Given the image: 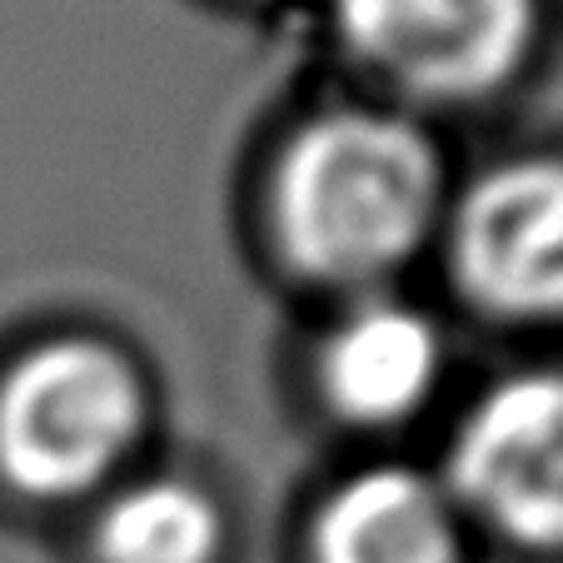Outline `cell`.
<instances>
[{
    "instance_id": "obj_1",
    "label": "cell",
    "mask_w": 563,
    "mask_h": 563,
    "mask_svg": "<svg viewBox=\"0 0 563 563\" xmlns=\"http://www.w3.org/2000/svg\"><path fill=\"white\" fill-rule=\"evenodd\" d=\"M439 195L444 170L424 130L384 110H334L289 140L275 224L305 275L369 285L424 245Z\"/></svg>"
},
{
    "instance_id": "obj_2",
    "label": "cell",
    "mask_w": 563,
    "mask_h": 563,
    "mask_svg": "<svg viewBox=\"0 0 563 563\" xmlns=\"http://www.w3.org/2000/svg\"><path fill=\"white\" fill-rule=\"evenodd\" d=\"M145 429V384L120 350L86 334L35 344L0 379V474L65 499L110 478Z\"/></svg>"
},
{
    "instance_id": "obj_3",
    "label": "cell",
    "mask_w": 563,
    "mask_h": 563,
    "mask_svg": "<svg viewBox=\"0 0 563 563\" xmlns=\"http://www.w3.org/2000/svg\"><path fill=\"white\" fill-rule=\"evenodd\" d=\"M454 499L494 533L563 559V369L489 384L454 434Z\"/></svg>"
},
{
    "instance_id": "obj_4",
    "label": "cell",
    "mask_w": 563,
    "mask_h": 563,
    "mask_svg": "<svg viewBox=\"0 0 563 563\" xmlns=\"http://www.w3.org/2000/svg\"><path fill=\"white\" fill-rule=\"evenodd\" d=\"M344 41L409 96L478 100L539 41V0H334Z\"/></svg>"
},
{
    "instance_id": "obj_5",
    "label": "cell",
    "mask_w": 563,
    "mask_h": 563,
    "mask_svg": "<svg viewBox=\"0 0 563 563\" xmlns=\"http://www.w3.org/2000/svg\"><path fill=\"white\" fill-rule=\"evenodd\" d=\"M454 275L494 314L563 324V155L509 159L464 195Z\"/></svg>"
},
{
    "instance_id": "obj_6",
    "label": "cell",
    "mask_w": 563,
    "mask_h": 563,
    "mask_svg": "<svg viewBox=\"0 0 563 563\" xmlns=\"http://www.w3.org/2000/svg\"><path fill=\"white\" fill-rule=\"evenodd\" d=\"M314 563H459L454 494L405 464L360 468L319 509Z\"/></svg>"
},
{
    "instance_id": "obj_7",
    "label": "cell",
    "mask_w": 563,
    "mask_h": 563,
    "mask_svg": "<svg viewBox=\"0 0 563 563\" xmlns=\"http://www.w3.org/2000/svg\"><path fill=\"white\" fill-rule=\"evenodd\" d=\"M319 374L330 405L354 424H399L429 405L444 374V340L429 314L374 299L330 334Z\"/></svg>"
},
{
    "instance_id": "obj_8",
    "label": "cell",
    "mask_w": 563,
    "mask_h": 563,
    "mask_svg": "<svg viewBox=\"0 0 563 563\" xmlns=\"http://www.w3.org/2000/svg\"><path fill=\"white\" fill-rule=\"evenodd\" d=\"M224 549L220 504L190 478H140L96 523L100 563H214Z\"/></svg>"
}]
</instances>
